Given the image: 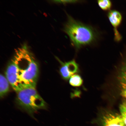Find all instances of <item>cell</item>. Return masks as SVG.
I'll list each match as a JSON object with an SVG mask.
<instances>
[{
    "label": "cell",
    "mask_w": 126,
    "mask_h": 126,
    "mask_svg": "<svg viewBox=\"0 0 126 126\" xmlns=\"http://www.w3.org/2000/svg\"><path fill=\"white\" fill-rule=\"evenodd\" d=\"M39 73L37 63L27 47L24 46L16 51L7 67L6 78L16 92L28 87H35Z\"/></svg>",
    "instance_id": "obj_1"
},
{
    "label": "cell",
    "mask_w": 126,
    "mask_h": 126,
    "mask_svg": "<svg viewBox=\"0 0 126 126\" xmlns=\"http://www.w3.org/2000/svg\"><path fill=\"white\" fill-rule=\"evenodd\" d=\"M64 31L69 36L72 45L77 50L96 42L98 34L92 27L84 24L67 15Z\"/></svg>",
    "instance_id": "obj_2"
},
{
    "label": "cell",
    "mask_w": 126,
    "mask_h": 126,
    "mask_svg": "<svg viewBox=\"0 0 126 126\" xmlns=\"http://www.w3.org/2000/svg\"><path fill=\"white\" fill-rule=\"evenodd\" d=\"M17 93L19 104L28 112L32 113L45 108V102L38 94L35 87H28Z\"/></svg>",
    "instance_id": "obj_3"
},
{
    "label": "cell",
    "mask_w": 126,
    "mask_h": 126,
    "mask_svg": "<svg viewBox=\"0 0 126 126\" xmlns=\"http://www.w3.org/2000/svg\"><path fill=\"white\" fill-rule=\"evenodd\" d=\"M108 16L110 23L114 28L115 40L119 42L121 40L122 37L118 31L117 28L122 23V14L117 10H112L108 13Z\"/></svg>",
    "instance_id": "obj_4"
},
{
    "label": "cell",
    "mask_w": 126,
    "mask_h": 126,
    "mask_svg": "<svg viewBox=\"0 0 126 126\" xmlns=\"http://www.w3.org/2000/svg\"><path fill=\"white\" fill-rule=\"evenodd\" d=\"M62 66L60 69V72L63 79H68L72 75L78 72L79 66L75 60L65 63L61 62Z\"/></svg>",
    "instance_id": "obj_5"
},
{
    "label": "cell",
    "mask_w": 126,
    "mask_h": 126,
    "mask_svg": "<svg viewBox=\"0 0 126 126\" xmlns=\"http://www.w3.org/2000/svg\"><path fill=\"white\" fill-rule=\"evenodd\" d=\"M102 122L103 126H126L121 115L114 113L104 115Z\"/></svg>",
    "instance_id": "obj_6"
},
{
    "label": "cell",
    "mask_w": 126,
    "mask_h": 126,
    "mask_svg": "<svg viewBox=\"0 0 126 126\" xmlns=\"http://www.w3.org/2000/svg\"><path fill=\"white\" fill-rule=\"evenodd\" d=\"M119 80L121 95L126 99V57L121 67Z\"/></svg>",
    "instance_id": "obj_7"
},
{
    "label": "cell",
    "mask_w": 126,
    "mask_h": 126,
    "mask_svg": "<svg viewBox=\"0 0 126 126\" xmlns=\"http://www.w3.org/2000/svg\"><path fill=\"white\" fill-rule=\"evenodd\" d=\"M9 82L7 78L3 75L0 76V96L3 97L8 92Z\"/></svg>",
    "instance_id": "obj_8"
},
{
    "label": "cell",
    "mask_w": 126,
    "mask_h": 126,
    "mask_svg": "<svg viewBox=\"0 0 126 126\" xmlns=\"http://www.w3.org/2000/svg\"><path fill=\"white\" fill-rule=\"evenodd\" d=\"M69 83L72 86L78 87L82 84L83 80L79 75H74L70 78Z\"/></svg>",
    "instance_id": "obj_9"
},
{
    "label": "cell",
    "mask_w": 126,
    "mask_h": 126,
    "mask_svg": "<svg viewBox=\"0 0 126 126\" xmlns=\"http://www.w3.org/2000/svg\"><path fill=\"white\" fill-rule=\"evenodd\" d=\"M97 2L99 7L104 11L110 10L112 6L111 1L109 0H98Z\"/></svg>",
    "instance_id": "obj_10"
},
{
    "label": "cell",
    "mask_w": 126,
    "mask_h": 126,
    "mask_svg": "<svg viewBox=\"0 0 126 126\" xmlns=\"http://www.w3.org/2000/svg\"><path fill=\"white\" fill-rule=\"evenodd\" d=\"M120 114L126 126V102H124L121 104L120 106Z\"/></svg>",
    "instance_id": "obj_11"
},
{
    "label": "cell",
    "mask_w": 126,
    "mask_h": 126,
    "mask_svg": "<svg viewBox=\"0 0 126 126\" xmlns=\"http://www.w3.org/2000/svg\"><path fill=\"white\" fill-rule=\"evenodd\" d=\"M55 2L59 3H62L64 4H75L77 3H79L80 1H81L79 0H55L53 1Z\"/></svg>",
    "instance_id": "obj_12"
}]
</instances>
